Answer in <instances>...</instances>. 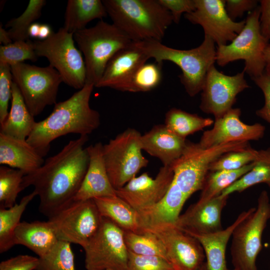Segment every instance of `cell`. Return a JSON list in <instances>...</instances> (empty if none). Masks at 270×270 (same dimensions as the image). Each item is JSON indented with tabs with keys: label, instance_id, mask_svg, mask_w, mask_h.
I'll return each mask as SVG.
<instances>
[{
	"label": "cell",
	"instance_id": "obj_1",
	"mask_svg": "<svg viewBox=\"0 0 270 270\" xmlns=\"http://www.w3.org/2000/svg\"><path fill=\"white\" fill-rule=\"evenodd\" d=\"M88 136L70 140L33 172L24 176L23 190L29 186L40 198L38 210L48 218L74 201L86 174L89 155L84 148Z\"/></svg>",
	"mask_w": 270,
	"mask_h": 270
},
{
	"label": "cell",
	"instance_id": "obj_2",
	"mask_svg": "<svg viewBox=\"0 0 270 270\" xmlns=\"http://www.w3.org/2000/svg\"><path fill=\"white\" fill-rule=\"evenodd\" d=\"M94 87L86 84L66 100L56 103L48 116L36 122L26 140L42 156L56 138L68 134L88 136L99 127L100 114L90 105Z\"/></svg>",
	"mask_w": 270,
	"mask_h": 270
},
{
	"label": "cell",
	"instance_id": "obj_3",
	"mask_svg": "<svg viewBox=\"0 0 270 270\" xmlns=\"http://www.w3.org/2000/svg\"><path fill=\"white\" fill-rule=\"evenodd\" d=\"M112 24L132 42H161L173 22L158 0H102Z\"/></svg>",
	"mask_w": 270,
	"mask_h": 270
},
{
	"label": "cell",
	"instance_id": "obj_4",
	"mask_svg": "<svg viewBox=\"0 0 270 270\" xmlns=\"http://www.w3.org/2000/svg\"><path fill=\"white\" fill-rule=\"evenodd\" d=\"M134 42L156 62L162 63L168 60L176 64L182 70L180 81L192 97L202 92L208 72L216 62V44L207 36H204L199 46L188 50L170 48L156 40Z\"/></svg>",
	"mask_w": 270,
	"mask_h": 270
},
{
	"label": "cell",
	"instance_id": "obj_5",
	"mask_svg": "<svg viewBox=\"0 0 270 270\" xmlns=\"http://www.w3.org/2000/svg\"><path fill=\"white\" fill-rule=\"evenodd\" d=\"M86 66V84L95 87L110 58L120 50L133 42L113 24L102 20L94 26L74 34Z\"/></svg>",
	"mask_w": 270,
	"mask_h": 270
},
{
	"label": "cell",
	"instance_id": "obj_6",
	"mask_svg": "<svg viewBox=\"0 0 270 270\" xmlns=\"http://www.w3.org/2000/svg\"><path fill=\"white\" fill-rule=\"evenodd\" d=\"M250 146L248 142H240L204 148L198 143L187 140L182 155L170 166L174 172L173 181L188 199L202 190L210 166L214 161L225 153Z\"/></svg>",
	"mask_w": 270,
	"mask_h": 270
},
{
	"label": "cell",
	"instance_id": "obj_7",
	"mask_svg": "<svg viewBox=\"0 0 270 270\" xmlns=\"http://www.w3.org/2000/svg\"><path fill=\"white\" fill-rule=\"evenodd\" d=\"M258 6L248 12L242 30L228 44L216 46V62L224 66L235 60L244 61V70L252 79L265 71L264 50L269 41L262 35Z\"/></svg>",
	"mask_w": 270,
	"mask_h": 270
},
{
	"label": "cell",
	"instance_id": "obj_8",
	"mask_svg": "<svg viewBox=\"0 0 270 270\" xmlns=\"http://www.w3.org/2000/svg\"><path fill=\"white\" fill-rule=\"evenodd\" d=\"M270 219V200L262 190L257 206L236 226L232 234L230 246L234 270H258L256 260L262 248V234Z\"/></svg>",
	"mask_w": 270,
	"mask_h": 270
},
{
	"label": "cell",
	"instance_id": "obj_9",
	"mask_svg": "<svg viewBox=\"0 0 270 270\" xmlns=\"http://www.w3.org/2000/svg\"><path fill=\"white\" fill-rule=\"evenodd\" d=\"M141 136L138 130L129 128L103 146L106 170L116 190L136 177L148 164L142 152Z\"/></svg>",
	"mask_w": 270,
	"mask_h": 270
},
{
	"label": "cell",
	"instance_id": "obj_10",
	"mask_svg": "<svg viewBox=\"0 0 270 270\" xmlns=\"http://www.w3.org/2000/svg\"><path fill=\"white\" fill-rule=\"evenodd\" d=\"M12 80L18 87L33 116L48 106L56 104L60 84V73L51 65L40 67L20 62L10 66Z\"/></svg>",
	"mask_w": 270,
	"mask_h": 270
},
{
	"label": "cell",
	"instance_id": "obj_11",
	"mask_svg": "<svg viewBox=\"0 0 270 270\" xmlns=\"http://www.w3.org/2000/svg\"><path fill=\"white\" fill-rule=\"evenodd\" d=\"M32 42L36 56L47 58L64 82L76 89L80 90L84 86V60L74 45V34L61 28L47 39Z\"/></svg>",
	"mask_w": 270,
	"mask_h": 270
},
{
	"label": "cell",
	"instance_id": "obj_12",
	"mask_svg": "<svg viewBox=\"0 0 270 270\" xmlns=\"http://www.w3.org/2000/svg\"><path fill=\"white\" fill-rule=\"evenodd\" d=\"M48 218L59 240L84 248L99 230L103 217L91 199L74 200Z\"/></svg>",
	"mask_w": 270,
	"mask_h": 270
},
{
	"label": "cell",
	"instance_id": "obj_13",
	"mask_svg": "<svg viewBox=\"0 0 270 270\" xmlns=\"http://www.w3.org/2000/svg\"><path fill=\"white\" fill-rule=\"evenodd\" d=\"M84 249L87 270H126L128 250L124 230L108 218L103 217L99 230Z\"/></svg>",
	"mask_w": 270,
	"mask_h": 270
},
{
	"label": "cell",
	"instance_id": "obj_14",
	"mask_svg": "<svg viewBox=\"0 0 270 270\" xmlns=\"http://www.w3.org/2000/svg\"><path fill=\"white\" fill-rule=\"evenodd\" d=\"M143 231L154 234L160 240L174 270H199L204 263V252L199 242L175 224L150 225L142 228L141 232Z\"/></svg>",
	"mask_w": 270,
	"mask_h": 270
},
{
	"label": "cell",
	"instance_id": "obj_15",
	"mask_svg": "<svg viewBox=\"0 0 270 270\" xmlns=\"http://www.w3.org/2000/svg\"><path fill=\"white\" fill-rule=\"evenodd\" d=\"M244 71L234 76L219 72L214 65L208 70L201 92L200 108L214 116V120L222 117L232 108L237 96L248 88Z\"/></svg>",
	"mask_w": 270,
	"mask_h": 270
},
{
	"label": "cell",
	"instance_id": "obj_16",
	"mask_svg": "<svg viewBox=\"0 0 270 270\" xmlns=\"http://www.w3.org/2000/svg\"><path fill=\"white\" fill-rule=\"evenodd\" d=\"M195 10L185 14V18L200 25L204 36L210 37L217 46L231 42L244 26L245 20L236 22L229 17L224 0H195Z\"/></svg>",
	"mask_w": 270,
	"mask_h": 270
},
{
	"label": "cell",
	"instance_id": "obj_17",
	"mask_svg": "<svg viewBox=\"0 0 270 270\" xmlns=\"http://www.w3.org/2000/svg\"><path fill=\"white\" fill-rule=\"evenodd\" d=\"M173 179L174 172L170 166H162L154 178L147 172L143 173L116 192L118 196L139 212L160 202L167 192Z\"/></svg>",
	"mask_w": 270,
	"mask_h": 270
},
{
	"label": "cell",
	"instance_id": "obj_18",
	"mask_svg": "<svg viewBox=\"0 0 270 270\" xmlns=\"http://www.w3.org/2000/svg\"><path fill=\"white\" fill-rule=\"evenodd\" d=\"M241 110L232 108L220 118L214 120L212 128L204 131L198 142L204 148L222 144L262 138L266 128L260 123L247 124L240 120Z\"/></svg>",
	"mask_w": 270,
	"mask_h": 270
},
{
	"label": "cell",
	"instance_id": "obj_19",
	"mask_svg": "<svg viewBox=\"0 0 270 270\" xmlns=\"http://www.w3.org/2000/svg\"><path fill=\"white\" fill-rule=\"evenodd\" d=\"M149 58L133 42L110 58L95 87L110 88L127 92L128 84L134 72Z\"/></svg>",
	"mask_w": 270,
	"mask_h": 270
},
{
	"label": "cell",
	"instance_id": "obj_20",
	"mask_svg": "<svg viewBox=\"0 0 270 270\" xmlns=\"http://www.w3.org/2000/svg\"><path fill=\"white\" fill-rule=\"evenodd\" d=\"M228 198L220 194L206 202L197 201L180 214L176 226L186 232L210 234L222 230L221 214Z\"/></svg>",
	"mask_w": 270,
	"mask_h": 270
},
{
	"label": "cell",
	"instance_id": "obj_21",
	"mask_svg": "<svg viewBox=\"0 0 270 270\" xmlns=\"http://www.w3.org/2000/svg\"><path fill=\"white\" fill-rule=\"evenodd\" d=\"M103 146L100 142L86 147L88 166L81 186L74 200H85L97 198L116 196L106 170Z\"/></svg>",
	"mask_w": 270,
	"mask_h": 270
},
{
	"label": "cell",
	"instance_id": "obj_22",
	"mask_svg": "<svg viewBox=\"0 0 270 270\" xmlns=\"http://www.w3.org/2000/svg\"><path fill=\"white\" fill-rule=\"evenodd\" d=\"M187 140L170 131L164 124L154 126L141 136L142 150L158 158L163 166H170L183 154Z\"/></svg>",
	"mask_w": 270,
	"mask_h": 270
},
{
	"label": "cell",
	"instance_id": "obj_23",
	"mask_svg": "<svg viewBox=\"0 0 270 270\" xmlns=\"http://www.w3.org/2000/svg\"><path fill=\"white\" fill-rule=\"evenodd\" d=\"M44 162L43 156L26 140L0 132V164L18 169L26 175Z\"/></svg>",
	"mask_w": 270,
	"mask_h": 270
},
{
	"label": "cell",
	"instance_id": "obj_24",
	"mask_svg": "<svg viewBox=\"0 0 270 270\" xmlns=\"http://www.w3.org/2000/svg\"><path fill=\"white\" fill-rule=\"evenodd\" d=\"M254 208H252L243 211L232 224L220 231L210 234L186 232L196 238L202 246L206 258V270H228L226 258L228 242L238 224L246 218Z\"/></svg>",
	"mask_w": 270,
	"mask_h": 270
},
{
	"label": "cell",
	"instance_id": "obj_25",
	"mask_svg": "<svg viewBox=\"0 0 270 270\" xmlns=\"http://www.w3.org/2000/svg\"><path fill=\"white\" fill-rule=\"evenodd\" d=\"M58 240L48 220L20 222L14 235V245L20 244L26 247L38 258L47 254Z\"/></svg>",
	"mask_w": 270,
	"mask_h": 270
},
{
	"label": "cell",
	"instance_id": "obj_26",
	"mask_svg": "<svg viewBox=\"0 0 270 270\" xmlns=\"http://www.w3.org/2000/svg\"><path fill=\"white\" fill-rule=\"evenodd\" d=\"M188 198L172 181L164 198L157 204L139 214L142 228L156 224H176Z\"/></svg>",
	"mask_w": 270,
	"mask_h": 270
},
{
	"label": "cell",
	"instance_id": "obj_27",
	"mask_svg": "<svg viewBox=\"0 0 270 270\" xmlns=\"http://www.w3.org/2000/svg\"><path fill=\"white\" fill-rule=\"evenodd\" d=\"M36 122L28 108L20 92L13 82L10 111L0 125V132L22 140H26Z\"/></svg>",
	"mask_w": 270,
	"mask_h": 270
},
{
	"label": "cell",
	"instance_id": "obj_28",
	"mask_svg": "<svg viewBox=\"0 0 270 270\" xmlns=\"http://www.w3.org/2000/svg\"><path fill=\"white\" fill-rule=\"evenodd\" d=\"M93 200L102 217L110 219L124 230L140 233L138 212L117 195Z\"/></svg>",
	"mask_w": 270,
	"mask_h": 270
},
{
	"label": "cell",
	"instance_id": "obj_29",
	"mask_svg": "<svg viewBox=\"0 0 270 270\" xmlns=\"http://www.w3.org/2000/svg\"><path fill=\"white\" fill-rule=\"evenodd\" d=\"M108 16L104 6L100 0H68L64 14L63 27L74 34L83 30L93 20Z\"/></svg>",
	"mask_w": 270,
	"mask_h": 270
},
{
	"label": "cell",
	"instance_id": "obj_30",
	"mask_svg": "<svg viewBox=\"0 0 270 270\" xmlns=\"http://www.w3.org/2000/svg\"><path fill=\"white\" fill-rule=\"evenodd\" d=\"M36 196L33 191L24 196L18 204L6 208H0V252L4 253L14 246V235L20 223L22 214L28 204Z\"/></svg>",
	"mask_w": 270,
	"mask_h": 270
},
{
	"label": "cell",
	"instance_id": "obj_31",
	"mask_svg": "<svg viewBox=\"0 0 270 270\" xmlns=\"http://www.w3.org/2000/svg\"><path fill=\"white\" fill-rule=\"evenodd\" d=\"M164 122V124L170 131L185 139L188 136L202 130L214 123L210 118H204L176 108L167 112Z\"/></svg>",
	"mask_w": 270,
	"mask_h": 270
},
{
	"label": "cell",
	"instance_id": "obj_32",
	"mask_svg": "<svg viewBox=\"0 0 270 270\" xmlns=\"http://www.w3.org/2000/svg\"><path fill=\"white\" fill-rule=\"evenodd\" d=\"M270 182V147L258 150L254 167L221 194L228 196L235 192H241L258 184Z\"/></svg>",
	"mask_w": 270,
	"mask_h": 270
},
{
	"label": "cell",
	"instance_id": "obj_33",
	"mask_svg": "<svg viewBox=\"0 0 270 270\" xmlns=\"http://www.w3.org/2000/svg\"><path fill=\"white\" fill-rule=\"evenodd\" d=\"M254 161L236 170H222L209 172L201 190L198 202H202L219 196L254 166Z\"/></svg>",
	"mask_w": 270,
	"mask_h": 270
},
{
	"label": "cell",
	"instance_id": "obj_34",
	"mask_svg": "<svg viewBox=\"0 0 270 270\" xmlns=\"http://www.w3.org/2000/svg\"><path fill=\"white\" fill-rule=\"evenodd\" d=\"M124 239L128 250L132 252L158 256L168 260L162 243L156 236L150 232L143 231L138 234L124 230Z\"/></svg>",
	"mask_w": 270,
	"mask_h": 270
},
{
	"label": "cell",
	"instance_id": "obj_35",
	"mask_svg": "<svg viewBox=\"0 0 270 270\" xmlns=\"http://www.w3.org/2000/svg\"><path fill=\"white\" fill-rule=\"evenodd\" d=\"M46 3L44 0H30L26 10L20 16L7 22L5 26L10 28L8 31L12 42L30 40L28 28L39 18Z\"/></svg>",
	"mask_w": 270,
	"mask_h": 270
},
{
	"label": "cell",
	"instance_id": "obj_36",
	"mask_svg": "<svg viewBox=\"0 0 270 270\" xmlns=\"http://www.w3.org/2000/svg\"><path fill=\"white\" fill-rule=\"evenodd\" d=\"M26 174L22 171L6 166H0V208H10L16 203Z\"/></svg>",
	"mask_w": 270,
	"mask_h": 270
},
{
	"label": "cell",
	"instance_id": "obj_37",
	"mask_svg": "<svg viewBox=\"0 0 270 270\" xmlns=\"http://www.w3.org/2000/svg\"><path fill=\"white\" fill-rule=\"evenodd\" d=\"M70 244L58 240L47 254L39 258V264L36 270H76Z\"/></svg>",
	"mask_w": 270,
	"mask_h": 270
},
{
	"label": "cell",
	"instance_id": "obj_38",
	"mask_svg": "<svg viewBox=\"0 0 270 270\" xmlns=\"http://www.w3.org/2000/svg\"><path fill=\"white\" fill-rule=\"evenodd\" d=\"M162 63H144L134 72L128 84L127 92H144L151 90L160 83Z\"/></svg>",
	"mask_w": 270,
	"mask_h": 270
},
{
	"label": "cell",
	"instance_id": "obj_39",
	"mask_svg": "<svg viewBox=\"0 0 270 270\" xmlns=\"http://www.w3.org/2000/svg\"><path fill=\"white\" fill-rule=\"evenodd\" d=\"M258 150L251 146L239 151L230 152L224 154L210 166V172L222 170H236L240 168L257 158Z\"/></svg>",
	"mask_w": 270,
	"mask_h": 270
},
{
	"label": "cell",
	"instance_id": "obj_40",
	"mask_svg": "<svg viewBox=\"0 0 270 270\" xmlns=\"http://www.w3.org/2000/svg\"><path fill=\"white\" fill-rule=\"evenodd\" d=\"M32 41H16L0 46V63L12 66L25 60L36 62L38 60Z\"/></svg>",
	"mask_w": 270,
	"mask_h": 270
},
{
	"label": "cell",
	"instance_id": "obj_41",
	"mask_svg": "<svg viewBox=\"0 0 270 270\" xmlns=\"http://www.w3.org/2000/svg\"><path fill=\"white\" fill-rule=\"evenodd\" d=\"M126 270H174L166 259L158 256L138 254L128 250Z\"/></svg>",
	"mask_w": 270,
	"mask_h": 270
},
{
	"label": "cell",
	"instance_id": "obj_42",
	"mask_svg": "<svg viewBox=\"0 0 270 270\" xmlns=\"http://www.w3.org/2000/svg\"><path fill=\"white\" fill-rule=\"evenodd\" d=\"M12 76L10 66L0 63V125L6 118L8 106L12 98Z\"/></svg>",
	"mask_w": 270,
	"mask_h": 270
},
{
	"label": "cell",
	"instance_id": "obj_43",
	"mask_svg": "<svg viewBox=\"0 0 270 270\" xmlns=\"http://www.w3.org/2000/svg\"><path fill=\"white\" fill-rule=\"evenodd\" d=\"M39 262V258L20 254L2 261L0 270H36Z\"/></svg>",
	"mask_w": 270,
	"mask_h": 270
},
{
	"label": "cell",
	"instance_id": "obj_44",
	"mask_svg": "<svg viewBox=\"0 0 270 270\" xmlns=\"http://www.w3.org/2000/svg\"><path fill=\"white\" fill-rule=\"evenodd\" d=\"M252 80L261 90L264 99V106L256 110V114L270 125V76L264 72Z\"/></svg>",
	"mask_w": 270,
	"mask_h": 270
},
{
	"label": "cell",
	"instance_id": "obj_45",
	"mask_svg": "<svg viewBox=\"0 0 270 270\" xmlns=\"http://www.w3.org/2000/svg\"><path fill=\"white\" fill-rule=\"evenodd\" d=\"M171 14L173 22L178 24L183 13L193 12L196 8L195 0H158Z\"/></svg>",
	"mask_w": 270,
	"mask_h": 270
},
{
	"label": "cell",
	"instance_id": "obj_46",
	"mask_svg": "<svg viewBox=\"0 0 270 270\" xmlns=\"http://www.w3.org/2000/svg\"><path fill=\"white\" fill-rule=\"evenodd\" d=\"M255 0H226L225 8L229 17L233 20L241 17L244 12L252 11L258 3Z\"/></svg>",
	"mask_w": 270,
	"mask_h": 270
},
{
	"label": "cell",
	"instance_id": "obj_47",
	"mask_svg": "<svg viewBox=\"0 0 270 270\" xmlns=\"http://www.w3.org/2000/svg\"><path fill=\"white\" fill-rule=\"evenodd\" d=\"M260 24L262 35L270 41V0L260 1Z\"/></svg>",
	"mask_w": 270,
	"mask_h": 270
},
{
	"label": "cell",
	"instance_id": "obj_48",
	"mask_svg": "<svg viewBox=\"0 0 270 270\" xmlns=\"http://www.w3.org/2000/svg\"><path fill=\"white\" fill-rule=\"evenodd\" d=\"M51 27L47 24H40L38 38L41 40L48 38L53 33Z\"/></svg>",
	"mask_w": 270,
	"mask_h": 270
},
{
	"label": "cell",
	"instance_id": "obj_49",
	"mask_svg": "<svg viewBox=\"0 0 270 270\" xmlns=\"http://www.w3.org/2000/svg\"><path fill=\"white\" fill-rule=\"evenodd\" d=\"M13 42L10 38L8 30L4 28L2 25L0 26V42L3 44V46L8 45L12 43Z\"/></svg>",
	"mask_w": 270,
	"mask_h": 270
},
{
	"label": "cell",
	"instance_id": "obj_50",
	"mask_svg": "<svg viewBox=\"0 0 270 270\" xmlns=\"http://www.w3.org/2000/svg\"><path fill=\"white\" fill-rule=\"evenodd\" d=\"M40 24L38 22L33 23L29 28L28 34L29 37L38 38Z\"/></svg>",
	"mask_w": 270,
	"mask_h": 270
},
{
	"label": "cell",
	"instance_id": "obj_51",
	"mask_svg": "<svg viewBox=\"0 0 270 270\" xmlns=\"http://www.w3.org/2000/svg\"><path fill=\"white\" fill-rule=\"evenodd\" d=\"M266 67L264 72L270 76V42L267 45L264 50Z\"/></svg>",
	"mask_w": 270,
	"mask_h": 270
},
{
	"label": "cell",
	"instance_id": "obj_52",
	"mask_svg": "<svg viewBox=\"0 0 270 270\" xmlns=\"http://www.w3.org/2000/svg\"><path fill=\"white\" fill-rule=\"evenodd\" d=\"M199 270H206V262L203 264Z\"/></svg>",
	"mask_w": 270,
	"mask_h": 270
},
{
	"label": "cell",
	"instance_id": "obj_53",
	"mask_svg": "<svg viewBox=\"0 0 270 270\" xmlns=\"http://www.w3.org/2000/svg\"><path fill=\"white\" fill-rule=\"evenodd\" d=\"M112 270V269H106V270Z\"/></svg>",
	"mask_w": 270,
	"mask_h": 270
},
{
	"label": "cell",
	"instance_id": "obj_54",
	"mask_svg": "<svg viewBox=\"0 0 270 270\" xmlns=\"http://www.w3.org/2000/svg\"><path fill=\"white\" fill-rule=\"evenodd\" d=\"M268 185V186H269V188H270V182L268 183V184H267Z\"/></svg>",
	"mask_w": 270,
	"mask_h": 270
},
{
	"label": "cell",
	"instance_id": "obj_55",
	"mask_svg": "<svg viewBox=\"0 0 270 270\" xmlns=\"http://www.w3.org/2000/svg\"></svg>",
	"mask_w": 270,
	"mask_h": 270
}]
</instances>
